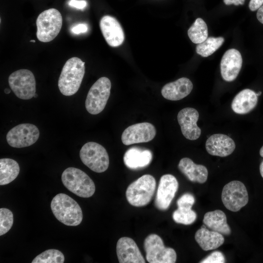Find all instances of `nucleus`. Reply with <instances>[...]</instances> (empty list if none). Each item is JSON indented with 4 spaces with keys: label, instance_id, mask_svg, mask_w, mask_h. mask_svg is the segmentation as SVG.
Segmentation results:
<instances>
[{
    "label": "nucleus",
    "instance_id": "41",
    "mask_svg": "<svg viewBox=\"0 0 263 263\" xmlns=\"http://www.w3.org/2000/svg\"><path fill=\"white\" fill-rule=\"evenodd\" d=\"M257 94V95L258 96L260 95V94H262V92H259L258 93H256Z\"/></svg>",
    "mask_w": 263,
    "mask_h": 263
},
{
    "label": "nucleus",
    "instance_id": "3",
    "mask_svg": "<svg viewBox=\"0 0 263 263\" xmlns=\"http://www.w3.org/2000/svg\"><path fill=\"white\" fill-rule=\"evenodd\" d=\"M61 181L69 191L80 197H90L95 192V187L93 181L79 169L67 168L62 173Z\"/></svg>",
    "mask_w": 263,
    "mask_h": 263
},
{
    "label": "nucleus",
    "instance_id": "12",
    "mask_svg": "<svg viewBox=\"0 0 263 263\" xmlns=\"http://www.w3.org/2000/svg\"><path fill=\"white\" fill-rule=\"evenodd\" d=\"M156 133L155 128L152 124L139 123L127 127L122 133L121 140L125 145L148 142L154 138Z\"/></svg>",
    "mask_w": 263,
    "mask_h": 263
},
{
    "label": "nucleus",
    "instance_id": "21",
    "mask_svg": "<svg viewBox=\"0 0 263 263\" xmlns=\"http://www.w3.org/2000/svg\"><path fill=\"white\" fill-rule=\"evenodd\" d=\"M178 167L181 172L192 182L203 184L207 180L208 170L207 168L202 165L195 164L190 158H182Z\"/></svg>",
    "mask_w": 263,
    "mask_h": 263
},
{
    "label": "nucleus",
    "instance_id": "2",
    "mask_svg": "<svg viewBox=\"0 0 263 263\" xmlns=\"http://www.w3.org/2000/svg\"><path fill=\"white\" fill-rule=\"evenodd\" d=\"M52 211L59 222L68 226L79 225L83 219V213L78 204L64 193H59L52 199Z\"/></svg>",
    "mask_w": 263,
    "mask_h": 263
},
{
    "label": "nucleus",
    "instance_id": "11",
    "mask_svg": "<svg viewBox=\"0 0 263 263\" xmlns=\"http://www.w3.org/2000/svg\"><path fill=\"white\" fill-rule=\"evenodd\" d=\"M39 136V131L36 126L23 123L14 127L8 132L6 141L12 147L21 148L32 145Z\"/></svg>",
    "mask_w": 263,
    "mask_h": 263
},
{
    "label": "nucleus",
    "instance_id": "10",
    "mask_svg": "<svg viewBox=\"0 0 263 263\" xmlns=\"http://www.w3.org/2000/svg\"><path fill=\"white\" fill-rule=\"evenodd\" d=\"M222 201L229 210L236 212L244 207L248 202V195L244 185L239 181H232L223 188Z\"/></svg>",
    "mask_w": 263,
    "mask_h": 263
},
{
    "label": "nucleus",
    "instance_id": "26",
    "mask_svg": "<svg viewBox=\"0 0 263 263\" xmlns=\"http://www.w3.org/2000/svg\"><path fill=\"white\" fill-rule=\"evenodd\" d=\"M188 35L191 41L195 44L204 41L208 37L207 24L201 18H197L188 31Z\"/></svg>",
    "mask_w": 263,
    "mask_h": 263
},
{
    "label": "nucleus",
    "instance_id": "32",
    "mask_svg": "<svg viewBox=\"0 0 263 263\" xmlns=\"http://www.w3.org/2000/svg\"><path fill=\"white\" fill-rule=\"evenodd\" d=\"M225 258L223 254L219 251H215L211 253L206 258L202 260L201 263H224Z\"/></svg>",
    "mask_w": 263,
    "mask_h": 263
},
{
    "label": "nucleus",
    "instance_id": "29",
    "mask_svg": "<svg viewBox=\"0 0 263 263\" xmlns=\"http://www.w3.org/2000/svg\"><path fill=\"white\" fill-rule=\"evenodd\" d=\"M173 220L177 223L189 225L193 223L196 219V212L190 209L178 208L172 214Z\"/></svg>",
    "mask_w": 263,
    "mask_h": 263
},
{
    "label": "nucleus",
    "instance_id": "43",
    "mask_svg": "<svg viewBox=\"0 0 263 263\" xmlns=\"http://www.w3.org/2000/svg\"><path fill=\"white\" fill-rule=\"evenodd\" d=\"M30 42H35L36 41H35V40H31L30 41Z\"/></svg>",
    "mask_w": 263,
    "mask_h": 263
},
{
    "label": "nucleus",
    "instance_id": "25",
    "mask_svg": "<svg viewBox=\"0 0 263 263\" xmlns=\"http://www.w3.org/2000/svg\"><path fill=\"white\" fill-rule=\"evenodd\" d=\"M20 170L18 162L10 158L0 159V185H7L14 181Z\"/></svg>",
    "mask_w": 263,
    "mask_h": 263
},
{
    "label": "nucleus",
    "instance_id": "9",
    "mask_svg": "<svg viewBox=\"0 0 263 263\" xmlns=\"http://www.w3.org/2000/svg\"><path fill=\"white\" fill-rule=\"evenodd\" d=\"M9 86L18 98L28 100L36 94V83L33 73L27 69H20L9 76Z\"/></svg>",
    "mask_w": 263,
    "mask_h": 263
},
{
    "label": "nucleus",
    "instance_id": "6",
    "mask_svg": "<svg viewBox=\"0 0 263 263\" xmlns=\"http://www.w3.org/2000/svg\"><path fill=\"white\" fill-rule=\"evenodd\" d=\"M82 163L90 169L97 173L106 171L109 165V158L105 148L94 142L85 143L79 152Z\"/></svg>",
    "mask_w": 263,
    "mask_h": 263
},
{
    "label": "nucleus",
    "instance_id": "33",
    "mask_svg": "<svg viewBox=\"0 0 263 263\" xmlns=\"http://www.w3.org/2000/svg\"><path fill=\"white\" fill-rule=\"evenodd\" d=\"M68 4L70 6L78 9H83L86 7L87 3L84 0H70Z\"/></svg>",
    "mask_w": 263,
    "mask_h": 263
},
{
    "label": "nucleus",
    "instance_id": "18",
    "mask_svg": "<svg viewBox=\"0 0 263 263\" xmlns=\"http://www.w3.org/2000/svg\"><path fill=\"white\" fill-rule=\"evenodd\" d=\"M236 146L233 140L223 134H214L209 136L206 142L207 152L214 156L226 157L235 150Z\"/></svg>",
    "mask_w": 263,
    "mask_h": 263
},
{
    "label": "nucleus",
    "instance_id": "13",
    "mask_svg": "<svg viewBox=\"0 0 263 263\" xmlns=\"http://www.w3.org/2000/svg\"><path fill=\"white\" fill-rule=\"evenodd\" d=\"M178 188V182L172 175H163L160 178L155 200V205L159 210H167Z\"/></svg>",
    "mask_w": 263,
    "mask_h": 263
},
{
    "label": "nucleus",
    "instance_id": "17",
    "mask_svg": "<svg viewBox=\"0 0 263 263\" xmlns=\"http://www.w3.org/2000/svg\"><path fill=\"white\" fill-rule=\"evenodd\" d=\"M116 250L120 263H145L137 245L131 238H120L117 242Z\"/></svg>",
    "mask_w": 263,
    "mask_h": 263
},
{
    "label": "nucleus",
    "instance_id": "4",
    "mask_svg": "<svg viewBox=\"0 0 263 263\" xmlns=\"http://www.w3.org/2000/svg\"><path fill=\"white\" fill-rule=\"evenodd\" d=\"M155 188L156 181L153 176L145 174L128 186L126 192L127 200L133 206H145L151 200Z\"/></svg>",
    "mask_w": 263,
    "mask_h": 263
},
{
    "label": "nucleus",
    "instance_id": "37",
    "mask_svg": "<svg viewBox=\"0 0 263 263\" xmlns=\"http://www.w3.org/2000/svg\"><path fill=\"white\" fill-rule=\"evenodd\" d=\"M256 16L258 20L263 24V4L258 9Z\"/></svg>",
    "mask_w": 263,
    "mask_h": 263
},
{
    "label": "nucleus",
    "instance_id": "38",
    "mask_svg": "<svg viewBox=\"0 0 263 263\" xmlns=\"http://www.w3.org/2000/svg\"><path fill=\"white\" fill-rule=\"evenodd\" d=\"M260 172L262 177L263 178V160L260 165Z\"/></svg>",
    "mask_w": 263,
    "mask_h": 263
},
{
    "label": "nucleus",
    "instance_id": "7",
    "mask_svg": "<svg viewBox=\"0 0 263 263\" xmlns=\"http://www.w3.org/2000/svg\"><path fill=\"white\" fill-rule=\"evenodd\" d=\"M111 82L106 77L99 78L91 87L85 101L87 112L97 114L105 108L110 95Z\"/></svg>",
    "mask_w": 263,
    "mask_h": 263
},
{
    "label": "nucleus",
    "instance_id": "35",
    "mask_svg": "<svg viewBox=\"0 0 263 263\" xmlns=\"http://www.w3.org/2000/svg\"><path fill=\"white\" fill-rule=\"evenodd\" d=\"M263 4V0H250L248 7L252 11L258 10Z\"/></svg>",
    "mask_w": 263,
    "mask_h": 263
},
{
    "label": "nucleus",
    "instance_id": "31",
    "mask_svg": "<svg viewBox=\"0 0 263 263\" xmlns=\"http://www.w3.org/2000/svg\"><path fill=\"white\" fill-rule=\"evenodd\" d=\"M195 203V198L193 195L186 193L182 195L177 200L178 208L190 209Z\"/></svg>",
    "mask_w": 263,
    "mask_h": 263
},
{
    "label": "nucleus",
    "instance_id": "30",
    "mask_svg": "<svg viewBox=\"0 0 263 263\" xmlns=\"http://www.w3.org/2000/svg\"><path fill=\"white\" fill-rule=\"evenodd\" d=\"M14 222L12 212L6 208L0 209V235L6 234L12 227Z\"/></svg>",
    "mask_w": 263,
    "mask_h": 263
},
{
    "label": "nucleus",
    "instance_id": "14",
    "mask_svg": "<svg viewBox=\"0 0 263 263\" xmlns=\"http://www.w3.org/2000/svg\"><path fill=\"white\" fill-rule=\"evenodd\" d=\"M198 118V112L193 108H185L178 113V122L186 138L195 140L200 137L201 130L197 125Z\"/></svg>",
    "mask_w": 263,
    "mask_h": 263
},
{
    "label": "nucleus",
    "instance_id": "36",
    "mask_svg": "<svg viewBox=\"0 0 263 263\" xmlns=\"http://www.w3.org/2000/svg\"><path fill=\"white\" fill-rule=\"evenodd\" d=\"M224 2L227 5L234 4L236 6L243 5L245 0H223Z\"/></svg>",
    "mask_w": 263,
    "mask_h": 263
},
{
    "label": "nucleus",
    "instance_id": "24",
    "mask_svg": "<svg viewBox=\"0 0 263 263\" xmlns=\"http://www.w3.org/2000/svg\"><path fill=\"white\" fill-rule=\"evenodd\" d=\"M206 227L222 234L228 235L231 229L227 223L226 217L222 210L217 209L207 212L203 220Z\"/></svg>",
    "mask_w": 263,
    "mask_h": 263
},
{
    "label": "nucleus",
    "instance_id": "8",
    "mask_svg": "<svg viewBox=\"0 0 263 263\" xmlns=\"http://www.w3.org/2000/svg\"><path fill=\"white\" fill-rule=\"evenodd\" d=\"M146 257L150 263H174L177 255L172 248L165 246L160 236L155 234L148 235L144 240Z\"/></svg>",
    "mask_w": 263,
    "mask_h": 263
},
{
    "label": "nucleus",
    "instance_id": "39",
    "mask_svg": "<svg viewBox=\"0 0 263 263\" xmlns=\"http://www.w3.org/2000/svg\"><path fill=\"white\" fill-rule=\"evenodd\" d=\"M260 154L262 157H263V146L262 147L260 150Z\"/></svg>",
    "mask_w": 263,
    "mask_h": 263
},
{
    "label": "nucleus",
    "instance_id": "34",
    "mask_svg": "<svg viewBox=\"0 0 263 263\" xmlns=\"http://www.w3.org/2000/svg\"><path fill=\"white\" fill-rule=\"evenodd\" d=\"M71 31L75 34L86 33L88 31L87 26L84 23H79L74 26Z\"/></svg>",
    "mask_w": 263,
    "mask_h": 263
},
{
    "label": "nucleus",
    "instance_id": "22",
    "mask_svg": "<svg viewBox=\"0 0 263 263\" xmlns=\"http://www.w3.org/2000/svg\"><path fill=\"white\" fill-rule=\"evenodd\" d=\"M258 96L257 94L251 89L243 90L233 98L231 108L237 114H246L257 105Z\"/></svg>",
    "mask_w": 263,
    "mask_h": 263
},
{
    "label": "nucleus",
    "instance_id": "20",
    "mask_svg": "<svg viewBox=\"0 0 263 263\" xmlns=\"http://www.w3.org/2000/svg\"><path fill=\"white\" fill-rule=\"evenodd\" d=\"M152 157L150 150L133 147L126 151L123 161L128 168L137 169L148 166L151 161Z\"/></svg>",
    "mask_w": 263,
    "mask_h": 263
},
{
    "label": "nucleus",
    "instance_id": "23",
    "mask_svg": "<svg viewBox=\"0 0 263 263\" xmlns=\"http://www.w3.org/2000/svg\"><path fill=\"white\" fill-rule=\"evenodd\" d=\"M195 239L205 251L216 249L222 245L225 241L223 234L207 229L205 225L196 231Z\"/></svg>",
    "mask_w": 263,
    "mask_h": 263
},
{
    "label": "nucleus",
    "instance_id": "5",
    "mask_svg": "<svg viewBox=\"0 0 263 263\" xmlns=\"http://www.w3.org/2000/svg\"><path fill=\"white\" fill-rule=\"evenodd\" d=\"M37 37L43 42L53 40L59 34L62 25V16L58 10L50 8L41 12L36 20Z\"/></svg>",
    "mask_w": 263,
    "mask_h": 263
},
{
    "label": "nucleus",
    "instance_id": "27",
    "mask_svg": "<svg viewBox=\"0 0 263 263\" xmlns=\"http://www.w3.org/2000/svg\"><path fill=\"white\" fill-rule=\"evenodd\" d=\"M225 39L223 37H209L204 41L197 44L196 53L203 57H207L217 51L223 44Z\"/></svg>",
    "mask_w": 263,
    "mask_h": 263
},
{
    "label": "nucleus",
    "instance_id": "15",
    "mask_svg": "<svg viewBox=\"0 0 263 263\" xmlns=\"http://www.w3.org/2000/svg\"><path fill=\"white\" fill-rule=\"evenodd\" d=\"M242 57L240 52L235 49L227 50L220 63L221 74L227 82L234 80L239 75L242 66Z\"/></svg>",
    "mask_w": 263,
    "mask_h": 263
},
{
    "label": "nucleus",
    "instance_id": "16",
    "mask_svg": "<svg viewBox=\"0 0 263 263\" xmlns=\"http://www.w3.org/2000/svg\"><path fill=\"white\" fill-rule=\"evenodd\" d=\"M99 25L102 35L110 46L118 47L123 43L125 39L124 31L115 18L104 16L100 19Z\"/></svg>",
    "mask_w": 263,
    "mask_h": 263
},
{
    "label": "nucleus",
    "instance_id": "1",
    "mask_svg": "<svg viewBox=\"0 0 263 263\" xmlns=\"http://www.w3.org/2000/svg\"><path fill=\"white\" fill-rule=\"evenodd\" d=\"M85 74V62L77 57L69 59L63 67L58 81L60 93L65 96L75 94L78 90Z\"/></svg>",
    "mask_w": 263,
    "mask_h": 263
},
{
    "label": "nucleus",
    "instance_id": "40",
    "mask_svg": "<svg viewBox=\"0 0 263 263\" xmlns=\"http://www.w3.org/2000/svg\"><path fill=\"white\" fill-rule=\"evenodd\" d=\"M4 93L6 94H8L10 93V90L8 89V88H6L4 89Z\"/></svg>",
    "mask_w": 263,
    "mask_h": 263
},
{
    "label": "nucleus",
    "instance_id": "19",
    "mask_svg": "<svg viewBox=\"0 0 263 263\" xmlns=\"http://www.w3.org/2000/svg\"><path fill=\"white\" fill-rule=\"evenodd\" d=\"M192 89L193 84L190 80L181 77L165 85L161 90V94L166 99L177 101L188 96Z\"/></svg>",
    "mask_w": 263,
    "mask_h": 263
},
{
    "label": "nucleus",
    "instance_id": "42",
    "mask_svg": "<svg viewBox=\"0 0 263 263\" xmlns=\"http://www.w3.org/2000/svg\"><path fill=\"white\" fill-rule=\"evenodd\" d=\"M37 96H38V94H35L34 96V97L36 98V97H37Z\"/></svg>",
    "mask_w": 263,
    "mask_h": 263
},
{
    "label": "nucleus",
    "instance_id": "28",
    "mask_svg": "<svg viewBox=\"0 0 263 263\" xmlns=\"http://www.w3.org/2000/svg\"><path fill=\"white\" fill-rule=\"evenodd\" d=\"M65 258L59 250L55 249H48L37 256L32 263H63Z\"/></svg>",
    "mask_w": 263,
    "mask_h": 263
}]
</instances>
